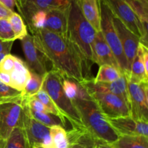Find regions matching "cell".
I'll list each match as a JSON object with an SVG mask.
<instances>
[{
    "label": "cell",
    "instance_id": "obj_1",
    "mask_svg": "<svg viewBox=\"0 0 148 148\" xmlns=\"http://www.w3.org/2000/svg\"><path fill=\"white\" fill-rule=\"evenodd\" d=\"M36 49L52 64V69L64 77L81 82L93 78L90 75L91 63L87 62L66 36L45 29L32 33Z\"/></svg>",
    "mask_w": 148,
    "mask_h": 148
},
{
    "label": "cell",
    "instance_id": "obj_2",
    "mask_svg": "<svg viewBox=\"0 0 148 148\" xmlns=\"http://www.w3.org/2000/svg\"><path fill=\"white\" fill-rule=\"evenodd\" d=\"M72 102L85 128L95 140L111 145L119 138L120 135L110 125L107 117L80 84L77 95Z\"/></svg>",
    "mask_w": 148,
    "mask_h": 148
},
{
    "label": "cell",
    "instance_id": "obj_3",
    "mask_svg": "<svg viewBox=\"0 0 148 148\" xmlns=\"http://www.w3.org/2000/svg\"><path fill=\"white\" fill-rule=\"evenodd\" d=\"M95 33V29L81 12L76 0H72L67 10L66 36L90 63H93L92 45Z\"/></svg>",
    "mask_w": 148,
    "mask_h": 148
},
{
    "label": "cell",
    "instance_id": "obj_4",
    "mask_svg": "<svg viewBox=\"0 0 148 148\" xmlns=\"http://www.w3.org/2000/svg\"><path fill=\"white\" fill-rule=\"evenodd\" d=\"M63 77L60 72L51 69L43 76L41 89L47 92L61 114L69 121L72 128L85 127L76 108L64 92Z\"/></svg>",
    "mask_w": 148,
    "mask_h": 148
},
{
    "label": "cell",
    "instance_id": "obj_5",
    "mask_svg": "<svg viewBox=\"0 0 148 148\" xmlns=\"http://www.w3.org/2000/svg\"><path fill=\"white\" fill-rule=\"evenodd\" d=\"M107 118H117L130 115V108L120 97L108 92L94 82V78L79 82Z\"/></svg>",
    "mask_w": 148,
    "mask_h": 148
},
{
    "label": "cell",
    "instance_id": "obj_6",
    "mask_svg": "<svg viewBox=\"0 0 148 148\" xmlns=\"http://www.w3.org/2000/svg\"><path fill=\"white\" fill-rule=\"evenodd\" d=\"M98 2L101 17V31L115 56L119 69L124 75L127 76L130 74V69L121 42L113 25L112 13L103 0H98Z\"/></svg>",
    "mask_w": 148,
    "mask_h": 148
},
{
    "label": "cell",
    "instance_id": "obj_7",
    "mask_svg": "<svg viewBox=\"0 0 148 148\" xmlns=\"http://www.w3.org/2000/svg\"><path fill=\"white\" fill-rule=\"evenodd\" d=\"M111 12L126 27L140 38V43L147 46V27H145L133 10L130 0H103Z\"/></svg>",
    "mask_w": 148,
    "mask_h": 148
},
{
    "label": "cell",
    "instance_id": "obj_8",
    "mask_svg": "<svg viewBox=\"0 0 148 148\" xmlns=\"http://www.w3.org/2000/svg\"><path fill=\"white\" fill-rule=\"evenodd\" d=\"M26 104L22 102H10L0 104V140L6 142L14 128L23 129Z\"/></svg>",
    "mask_w": 148,
    "mask_h": 148
},
{
    "label": "cell",
    "instance_id": "obj_9",
    "mask_svg": "<svg viewBox=\"0 0 148 148\" xmlns=\"http://www.w3.org/2000/svg\"><path fill=\"white\" fill-rule=\"evenodd\" d=\"M130 115L136 121H148L147 82L134 83L127 80Z\"/></svg>",
    "mask_w": 148,
    "mask_h": 148
},
{
    "label": "cell",
    "instance_id": "obj_10",
    "mask_svg": "<svg viewBox=\"0 0 148 148\" xmlns=\"http://www.w3.org/2000/svg\"><path fill=\"white\" fill-rule=\"evenodd\" d=\"M23 130L25 132L30 148L36 145L53 147L50 134V128L33 119L30 116L27 105Z\"/></svg>",
    "mask_w": 148,
    "mask_h": 148
},
{
    "label": "cell",
    "instance_id": "obj_11",
    "mask_svg": "<svg viewBox=\"0 0 148 148\" xmlns=\"http://www.w3.org/2000/svg\"><path fill=\"white\" fill-rule=\"evenodd\" d=\"M112 13V12H111ZM112 22L116 32L119 36L124 55L127 59L128 67L131 69V65L137 54L140 38L129 30L125 25L112 13Z\"/></svg>",
    "mask_w": 148,
    "mask_h": 148
},
{
    "label": "cell",
    "instance_id": "obj_12",
    "mask_svg": "<svg viewBox=\"0 0 148 148\" xmlns=\"http://www.w3.org/2000/svg\"><path fill=\"white\" fill-rule=\"evenodd\" d=\"M17 8L25 22L38 11L67 9L72 0H16Z\"/></svg>",
    "mask_w": 148,
    "mask_h": 148
},
{
    "label": "cell",
    "instance_id": "obj_13",
    "mask_svg": "<svg viewBox=\"0 0 148 148\" xmlns=\"http://www.w3.org/2000/svg\"><path fill=\"white\" fill-rule=\"evenodd\" d=\"M20 41L29 70L43 77L49 71L46 66L48 61L36 48L32 36L27 34Z\"/></svg>",
    "mask_w": 148,
    "mask_h": 148
},
{
    "label": "cell",
    "instance_id": "obj_14",
    "mask_svg": "<svg viewBox=\"0 0 148 148\" xmlns=\"http://www.w3.org/2000/svg\"><path fill=\"white\" fill-rule=\"evenodd\" d=\"M112 128L119 134L128 136L148 137V124L147 121H136L130 116L107 118Z\"/></svg>",
    "mask_w": 148,
    "mask_h": 148
},
{
    "label": "cell",
    "instance_id": "obj_15",
    "mask_svg": "<svg viewBox=\"0 0 148 148\" xmlns=\"http://www.w3.org/2000/svg\"><path fill=\"white\" fill-rule=\"evenodd\" d=\"M92 52L93 63L97 64L99 66L103 64L111 65L119 69L115 56L106 42L101 31L95 33L92 45Z\"/></svg>",
    "mask_w": 148,
    "mask_h": 148
},
{
    "label": "cell",
    "instance_id": "obj_16",
    "mask_svg": "<svg viewBox=\"0 0 148 148\" xmlns=\"http://www.w3.org/2000/svg\"><path fill=\"white\" fill-rule=\"evenodd\" d=\"M67 9L46 11L44 29L57 34L66 36L67 25Z\"/></svg>",
    "mask_w": 148,
    "mask_h": 148
},
{
    "label": "cell",
    "instance_id": "obj_17",
    "mask_svg": "<svg viewBox=\"0 0 148 148\" xmlns=\"http://www.w3.org/2000/svg\"><path fill=\"white\" fill-rule=\"evenodd\" d=\"M68 148H95L98 140L85 128H72L66 131Z\"/></svg>",
    "mask_w": 148,
    "mask_h": 148
},
{
    "label": "cell",
    "instance_id": "obj_18",
    "mask_svg": "<svg viewBox=\"0 0 148 148\" xmlns=\"http://www.w3.org/2000/svg\"><path fill=\"white\" fill-rule=\"evenodd\" d=\"M145 47L147 46L140 43L137 54L131 65L130 74L127 76L125 75L129 82H134V83L147 82L148 73L146 72L143 62V52H144Z\"/></svg>",
    "mask_w": 148,
    "mask_h": 148
},
{
    "label": "cell",
    "instance_id": "obj_19",
    "mask_svg": "<svg viewBox=\"0 0 148 148\" xmlns=\"http://www.w3.org/2000/svg\"><path fill=\"white\" fill-rule=\"evenodd\" d=\"M10 75L11 79L10 86L20 92H23L30 77V70L25 62L16 56L14 68Z\"/></svg>",
    "mask_w": 148,
    "mask_h": 148
},
{
    "label": "cell",
    "instance_id": "obj_20",
    "mask_svg": "<svg viewBox=\"0 0 148 148\" xmlns=\"http://www.w3.org/2000/svg\"><path fill=\"white\" fill-rule=\"evenodd\" d=\"M76 2L85 18L95 31H101V17L98 0H76Z\"/></svg>",
    "mask_w": 148,
    "mask_h": 148
},
{
    "label": "cell",
    "instance_id": "obj_21",
    "mask_svg": "<svg viewBox=\"0 0 148 148\" xmlns=\"http://www.w3.org/2000/svg\"><path fill=\"white\" fill-rule=\"evenodd\" d=\"M97 84L108 92H111L122 98L130 108V96H129L128 86H127V79L124 74L114 82H109V83Z\"/></svg>",
    "mask_w": 148,
    "mask_h": 148
},
{
    "label": "cell",
    "instance_id": "obj_22",
    "mask_svg": "<svg viewBox=\"0 0 148 148\" xmlns=\"http://www.w3.org/2000/svg\"><path fill=\"white\" fill-rule=\"evenodd\" d=\"M111 145L114 148H148V137L121 135Z\"/></svg>",
    "mask_w": 148,
    "mask_h": 148
},
{
    "label": "cell",
    "instance_id": "obj_23",
    "mask_svg": "<svg viewBox=\"0 0 148 148\" xmlns=\"http://www.w3.org/2000/svg\"><path fill=\"white\" fill-rule=\"evenodd\" d=\"M122 72L118 68L108 64H103L99 66V70L96 77L94 78V82L96 83H109L118 79Z\"/></svg>",
    "mask_w": 148,
    "mask_h": 148
},
{
    "label": "cell",
    "instance_id": "obj_24",
    "mask_svg": "<svg viewBox=\"0 0 148 148\" xmlns=\"http://www.w3.org/2000/svg\"><path fill=\"white\" fill-rule=\"evenodd\" d=\"M29 112H30V116L36 121H39L41 124H44L45 126L48 127H51L53 126H60L62 127L65 130H67L66 127V124L64 122L59 116L53 114H50V113H42L38 112V111H33L29 108Z\"/></svg>",
    "mask_w": 148,
    "mask_h": 148
},
{
    "label": "cell",
    "instance_id": "obj_25",
    "mask_svg": "<svg viewBox=\"0 0 148 148\" xmlns=\"http://www.w3.org/2000/svg\"><path fill=\"white\" fill-rule=\"evenodd\" d=\"M4 148H30L24 130L22 128H14L5 142Z\"/></svg>",
    "mask_w": 148,
    "mask_h": 148
},
{
    "label": "cell",
    "instance_id": "obj_26",
    "mask_svg": "<svg viewBox=\"0 0 148 148\" xmlns=\"http://www.w3.org/2000/svg\"><path fill=\"white\" fill-rule=\"evenodd\" d=\"M43 83V77L30 71V77L22 92L23 98H28L35 96L37 92L41 89Z\"/></svg>",
    "mask_w": 148,
    "mask_h": 148
},
{
    "label": "cell",
    "instance_id": "obj_27",
    "mask_svg": "<svg viewBox=\"0 0 148 148\" xmlns=\"http://www.w3.org/2000/svg\"><path fill=\"white\" fill-rule=\"evenodd\" d=\"M22 92L5 85L0 81V104L10 102H22Z\"/></svg>",
    "mask_w": 148,
    "mask_h": 148
},
{
    "label": "cell",
    "instance_id": "obj_28",
    "mask_svg": "<svg viewBox=\"0 0 148 148\" xmlns=\"http://www.w3.org/2000/svg\"><path fill=\"white\" fill-rule=\"evenodd\" d=\"M8 20L11 25L12 29L14 32L16 39L21 40L28 34L24 20L18 13L14 12L9 17Z\"/></svg>",
    "mask_w": 148,
    "mask_h": 148
},
{
    "label": "cell",
    "instance_id": "obj_29",
    "mask_svg": "<svg viewBox=\"0 0 148 148\" xmlns=\"http://www.w3.org/2000/svg\"><path fill=\"white\" fill-rule=\"evenodd\" d=\"M50 134L54 148H68L66 131L60 126L50 127Z\"/></svg>",
    "mask_w": 148,
    "mask_h": 148
},
{
    "label": "cell",
    "instance_id": "obj_30",
    "mask_svg": "<svg viewBox=\"0 0 148 148\" xmlns=\"http://www.w3.org/2000/svg\"><path fill=\"white\" fill-rule=\"evenodd\" d=\"M35 97L43 103V105L46 107L48 112L59 116L64 122L66 124V121H68L64 117V116L61 114V112L59 111L57 107L56 106L54 103L53 102L51 98H50V96L48 95L47 92H46V91L43 90V89H40V90L37 92V94L35 95ZM68 122H69V121H68Z\"/></svg>",
    "mask_w": 148,
    "mask_h": 148
},
{
    "label": "cell",
    "instance_id": "obj_31",
    "mask_svg": "<svg viewBox=\"0 0 148 148\" xmlns=\"http://www.w3.org/2000/svg\"><path fill=\"white\" fill-rule=\"evenodd\" d=\"M62 88L65 95L70 101L75 99L79 91V84L76 81L69 78L63 77L62 79Z\"/></svg>",
    "mask_w": 148,
    "mask_h": 148
},
{
    "label": "cell",
    "instance_id": "obj_32",
    "mask_svg": "<svg viewBox=\"0 0 148 148\" xmlns=\"http://www.w3.org/2000/svg\"><path fill=\"white\" fill-rule=\"evenodd\" d=\"M0 39L4 41H13L16 40L11 25L7 19L0 20Z\"/></svg>",
    "mask_w": 148,
    "mask_h": 148
},
{
    "label": "cell",
    "instance_id": "obj_33",
    "mask_svg": "<svg viewBox=\"0 0 148 148\" xmlns=\"http://www.w3.org/2000/svg\"><path fill=\"white\" fill-rule=\"evenodd\" d=\"M15 57L10 53L5 55L0 62V71L10 74L14 68Z\"/></svg>",
    "mask_w": 148,
    "mask_h": 148
},
{
    "label": "cell",
    "instance_id": "obj_34",
    "mask_svg": "<svg viewBox=\"0 0 148 148\" xmlns=\"http://www.w3.org/2000/svg\"><path fill=\"white\" fill-rule=\"evenodd\" d=\"M13 41H4L0 39V53L4 54H10Z\"/></svg>",
    "mask_w": 148,
    "mask_h": 148
},
{
    "label": "cell",
    "instance_id": "obj_35",
    "mask_svg": "<svg viewBox=\"0 0 148 148\" xmlns=\"http://www.w3.org/2000/svg\"><path fill=\"white\" fill-rule=\"evenodd\" d=\"M14 12L10 9L7 8L5 5L0 2V20L1 19H7L8 20L9 17L12 15V14Z\"/></svg>",
    "mask_w": 148,
    "mask_h": 148
},
{
    "label": "cell",
    "instance_id": "obj_36",
    "mask_svg": "<svg viewBox=\"0 0 148 148\" xmlns=\"http://www.w3.org/2000/svg\"><path fill=\"white\" fill-rule=\"evenodd\" d=\"M0 2L12 12L14 11V7H17V1L16 0H0Z\"/></svg>",
    "mask_w": 148,
    "mask_h": 148
},
{
    "label": "cell",
    "instance_id": "obj_37",
    "mask_svg": "<svg viewBox=\"0 0 148 148\" xmlns=\"http://www.w3.org/2000/svg\"><path fill=\"white\" fill-rule=\"evenodd\" d=\"M0 81L1 82H3L4 84H5V85H7L10 86V82H11L10 74L0 71Z\"/></svg>",
    "mask_w": 148,
    "mask_h": 148
},
{
    "label": "cell",
    "instance_id": "obj_38",
    "mask_svg": "<svg viewBox=\"0 0 148 148\" xmlns=\"http://www.w3.org/2000/svg\"><path fill=\"white\" fill-rule=\"evenodd\" d=\"M98 148H114L111 145L107 144V143H102V142H98V144H97Z\"/></svg>",
    "mask_w": 148,
    "mask_h": 148
},
{
    "label": "cell",
    "instance_id": "obj_39",
    "mask_svg": "<svg viewBox=\"0 0 148 148\" xmlns=\"http://www.w3.org/2000/svg\"><path fill=\"white\" fill-rule=\"evenodd\" d=\"M4 147H5V142L0 140V148H4Z\"/></svg>",
    "mask_w": 148,
    "mask_h": 148
},
{
    "label": "cell",
    "instance_id": "obj_40",
    "mask_svg": "<svg viewBox=\"0 0 148 148\" xmlns=\"http://www.w3.org/2000/svg\"><path fill=\"white\" fill-rule=\"evenodd\" d=\"M30 148H54V147H43V146H41V145H36V146H34V147H32Z\"/></svg>",
    "mask_w": 148,
    "mask_h": 148
},
{
    "label": "cell",
    "instance_id": "obj_41",
    "mask_svg": "<svg viewBox=\"0 0 148 148\" xmlns=\"http://www.w3.org/2000/svg\"><path fill=\"white\" fill-rule=\"evenodd\" d=\"M6 54H4V53H0V62H1V59H3V58H4V56H5Z\"/></svg>",
    "mask_w": 148,
    "mask_h": 148
},
{
    "label": "cell",
    "instance_id": "obj_42",
    "mask_svg": "<svg viewBox=\"0 0 148 148\" xmlns=\"http://www.w3.org/2000/svg\"><path fill=\"white\" fill-rule=\"evenodd\" d=\"M95 148H98V146H96V147H95Z\"/></svg>",
    "mask_w": 148,
    "mask_h": 148
}]
</instances>
